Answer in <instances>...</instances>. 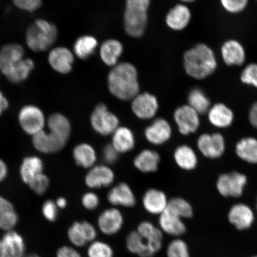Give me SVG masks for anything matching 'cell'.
<instances>
[{"mask_svg":"<svg viewBox=\"0 0 257 257\" xmlns=\"http://www.w3.org/2000/svg\"><path fill=\"white\" fill-rule=\"evenodd\" d=\"M107 81L111 94L121 100H133L139 94L138 71L130 63H118L112 67Z\"/></svg>","mask_w":257,"mask_h":257,"instance_id":"obj_1","label":"cell"},{"mask_svg":"<svg viewBox=\"0 0 257 257\" xmlns=\"http://www.w3.org/2000/svg\"><path fill=\"white\" fill-rule=\"evenodd\" d=\"M184 66L186 74L192 78L207 79L216 71V54L206 44H198L185 53Z\"/></svg>","mask_w":257,"mask_h":257,"instance_id":"obj_2","label":"cell"},{"mask_svg":"<svg viewBox=\"0 0 257 257\" xmlns=\"http://www.w3.org/2000/svg\"><path fill=\"white\" fill-rule=\"evenodd\" d=\"M58 38V29L52 22L37 19L29 26L25 32L27 47L35 53L51 50Z\"/></svg>","mask_w":257,"mask_h":257,"instance_id":"obj_3","label":"cell"},{"mask_svg":"<svg viewBox=\"0 0 257 257\" xmlns=\"http://www.w3.org/2000/svg\"><path fill=\"white\" fill-rule=\"evenodd\" d=\"M152 0H125L124 30L131 37L140 38L146 31Z\"/></svg>","mask_w":257,"mask_h":257,"instance_id":"obj_4","label":"cell"},{"mask_svg":"<svg viewBox=\"0 0 257 257\" xmlns=\"http://www.w3.org/2000/svg\"><path fill=\"white\" fill-rule=\"evenodd\" d=\"M18 120L24 133L32 137L44 130L46 124L44 112L38 106L32 104L26 105L21 109Z\"/></svg>","mask_w":257,"mask_h":257,"instance_id":"obj_5","label":"cell"},{"mask_svg":"<svg viewBox=\"0 0 257 257\" xmlns=\"http://www.w3.org/2000/svg\"><path fill=\"white\" fill-rule=\"evenodd\" d=\"M246 175L238 172L223 173L218 176L216 188L224 197L239 198L247 184Z\"/></svg>","mask_w":257,"mask_h":257,"instance_id":"obj_6","label":"cell"},{"mask_svg":"<svg viewBox=\"0 0 257 257\" xmlns=\"http://www.w3.org/2000/svg\"><path fill=\"white\" fill-rule=\"evenodd\" d=\"M93 128L99 134L107 136L112 134L118 127L119 120L114 114L108 110L104 104L96 106L91 116Z\"/></svg>","mask_w":257,"mask_h":257,"instance_id":"obj_7","label":"cell"},{"mask_svg":"<svg viewBox=\"0 0 257 257\" xmlns=\"http://www.w3.org/2000/svg\"><path fill=\"white\" fill-rule=\"evenodd\" d=\"M67 237L75 248H82L96 239L97 230L87 221H76L67 230Z\"/></svg>","mask_w":257,"mask_h":257,"instance_id":"obj_8","label":"cell"},{"mask_svg":"<svg viewBox=\"0 0 257 257\" xmlns=\"http://www.w3.org/2000/svg\"><path fill=\"white\" fill-rule=\"evenodd\" d=\"M197 147L204 157L216 159L223 156L226 149V142L220 133L203 134L198 138Z\"/></svg>","mask_w":257,"mask_h":257,"instance_id":"obj_9","label":"cell"},{"mask_svg":"<svg viewBox=\"0 0 257 257\" xmlns=\"http://www.w3.org/2000/svg\"><path fill=\"white\" fill-rule=\"evenodd\" d=\"M74 61L75 54L67 47L52 48L48 54V63L51 68L62 75L72 72Z\"/></svg>","mask_w":257,"mask_h":257,"instance_id":"obj_10","label":"cell"},{"mask_svg":"<svg viewBox=\"0 0 257 257\" xmlns=\"http://www.w3.org/2000/svg\"><path fill=\"white\" fill-rule=\"evenodd\" d=\"M174 119L180 133L184 136L195 133L200 127V114L188 104L176 109Z\"/></svg>","mask_w":257,"mask_h":257,"instance_id":"obj_11","label":"cell"},{"mask_svg":"<svg viewBox=\"0 0 257 257\" xmlns=\"http://www.w3.org/2000/svg\"><path fill=\"white\" fill-rule=\"evenodd\" d=\"M32 144L38 152L44 154H54L60 152L67 141L52 132L44 130L32 137Z\"/></svg>","mask_w":257,"mask_h":257,"instance_id":"obj_12","label":"cell"},{"mask_svg":"<svg viewBox=\"0 0 257 257\" xmlns=\"http://www.w3.org/2000/svg\"><path fill=\"white\" fill-rule=\"evenodd\" d=\"M124 224L123 214L117 208H108L99 214L98 229L105 236H114L121 230Z\"/></svg>","mask_w":257,"mask_h":257,"instance_id":"obj_13","label":"cell"},{"mask_svg":"<svg viewBox=\"0 0 257 257\" xmlns=\"http://www.w3.org/2000/svg\"><path fill=\"white\" fill-rule=\"evenodd\" d=\"M25 58V49L22 45L11 43L0 48V71L7 76L13 69Z\"/></svg>","mask_w":257,"mask_h":257,"instance_id":"obj_14","label":"cell"},{"mask_svg":"<svg viewBox=\"0 0 257 257\" xmlns=\"http://www.w3.org/2000/svg\"><path fill=\"white\" fill-rule=\"evenodd\" d=\"M132 110L136 116L141 119H150L157 113L159 102L155 96L150 93L138 94L133 99Z\"/></svg>","mask_w":257,"mask_h":257,"instance_id":"obj_15","label":"cell"},{"mask_svg":"<svg viewBox=\"0 0 257 257\" xmlns=\"http://www.w3.org/2000/svg\"><path fill=\"white\" fill-rule=\"evenodd\" d=\"M136 230L154 256L160 251L163 247L164 233L159 227L149 221H144L138 225Z\"/></svg>","mask_w":257,"mask_h":257,"instance_id":"obj_16","label":"cell"},{"mask_svg":"<svg viewBox=\"0 0 257 257\" xmlns=\"http://www.w3.org/2000/svg\"><path fill=\"white\" fill-rule=\"evenodd\" d=\"M221 56L224 63L228 66L243 65L246 60V51L239 41L228 40L221 45Z\"/></svg>","mask_w":257,"mask_h":257,"instance_id":"obj_17","label":"cell"},{"mask_svg":"<svg viewBox=\"0 0 257 257\" xmlns=\"http://www.w3.org/2000/svg\"><path fill=\"white\" fill-rule=\"evenodd\" d=\"M228 220L237 230H244L252 226L255 216L248 205L237 203L230 208L228 213Z\"/></svg>","mask_w":257,"mask_h":257,"instance_id":"obj_18","label":"cell"},{"mask_svg":"<svg viewBox=\"0 0 257 257\" xmlns=\"http://www.w3.org/2000/svg\"><path fill=\"white\" fill-rule=\"evenodd\" d=\"M159 228L163 233L169 236L180 237L186 232V226L182 218L168 210L160 215Z\"/></svg>","mask_w":257,"mask_h":257,"instance_id":"obj_19","label":"cell"},{"mask_svg":"<svg viewBox=\"0 0 257 257\" xmlns=\"http://www.w3.org/2000/svg\"><path fill=\"white\" fill-rule=\"evenodd\" d=\"M1 241L3 257H25V241L20 234L7 231Z\"/></svg>","mask_w":257,"mask_h":257,"instance_id":"obj_20","label":"cell"},{"mask_svg":"<svg viewBox=\"0 0 257 257\" xmlns=\"http://www.w3.org/2000/svg\"><path fill=\"white\" fill-rule=\"evenodd\" d=\"M172 136V128L168 121L159 118L146 128L145 136L151 144L162 145L168 141Z\"/></svg>","mask_w":257,"mask_h":257,"instance_id":"obj_21","label":"cell"},{"mask_svg":"<svg viewBox=\"0 0 257 257\" xmlns=\"http://www.w3.org/2000/svg\"><path fill=\"white\" fill-rule=\"evenodd\" d=\"M114 175L107 166H93L85 177V183L90 188L107 187L113 182Z\"/></svg>","mask_w":257,"mask_h":257,"instance_id":"obj_22","label":"cell"},{"mask_svg":"<svg viewBox=\"0 0 257 257\" xmlns=\"http://www.w3.org/2000/svg\"><path fill=\"white\" fill-rule=\"evenodd\" d=\"M207 114L210 123L214 127L221 128L231 126L234 118L232 109L221 102L211 105Z\"/></svg>","mask_w":257,"mask_h":257,"instance_id":"obj_23","label":"cell"},{"mask_svg":"<svg viewBox=\"0 0 257 257\" xmlns=\"http://www.w3.org/2000/svg\"><path fill=\"white\" fill-rule=\"evenodd\" d=\"M191 17V12L187 6L177 5L167 15L166 24L172 30L182 31L190 23Z\"/></svg>","mask_w":257,"mask_h":257,"instance_id":"obj_24","label":"cell"},{"mask_svg":"<svg viewBox=\"0 0 257 257\" xmlns=\"http://www.w3.org/2000/svg\"><path fill=\"white\" fill-rule=\"evenodd\" d=\"M108 201L115 206L133 207L136 204V198L130 186L121 183L108 192Z\"/></svg>","mask_w":257,"mask_h":257,"instance_id":"obj_25","label":"cell"},{"mask_svg":"<svg viewBox=\"0 0 257 257\" xmlns=\"http://www.w3.org/2000/svg\"><path fill=\"white\" fill-rule=\"evenodd\" d=\"M168 201L165 193L156 189H149L143 199L144 207L148 213L159 216L165 211Z\"/></svg>","mask_w":257,"mask_h":257,"instance_id":"obj_26","label":"cell"},{"mask_svg":"<svg viewBox=\"0 0 257 257\" xmlns=\"http://www.w3.org/2000/svg\"><path fill=\"white\" fill-rule=\"evenodd\" d=\"M44 163L37 156L26 157L22 162L19 173L22 181L28 185L35 177L43 173Z\"/></svg>","mask_w":257,"mask_h":257,"instance_id":"obj_27","label":"cell"},{"mask_svg":"<svg viewBox=\"0 0 257 257\" xmlns=\"http://www.w3.org/2000/svg\"><path fill=\"white\" fill-rule=\"evenodd\" d=\"M123 51V47L120 41L108 40L102 44L100 48L101 59L106 65L114 67L118 64V60Z\"/></svg>","mask_w":257,"mask_h":257,"instance_id":"obj_28","label":"cell"},{"mask_svg":"<svg viewBox=\"0 0 257 257\" xmlns=\"http://www.w3.org/2000/svg\"><path fill=\"white\" fill-rule=\"evenodd\" d=\"M18 222L15 208L7 199L0 195V229L12 230Z\"/></svg>","mask_w":257,"mask_h":257,"instance_id":"obj_29","label":"cell"},{"mask_svg":"<svg viewBox=\"0 0 257 257\" xmlns=\"http://www.w3.org/2000/svg\"><path fill=\"white\" fill-rule=\"evenodd\" d=\"M235 152L239 159L250 164H257V139L246 137L236 144Z\"/></svg>","mask_w":257,"mask_h":257,"instance_id":"obj_30","label":"cell"},{"mask_svg":"<svg viewBox=\"0 0 257 257\" xmlns=\"http://www.w3.org/2000/svg\"><path fill=\"white\" fill-rule=\"evenodd\" d=\"M134 135L130 128L118 127L112 134V145L118 153H126L133 150L135 146Z\"/></svg>","mask_w":257,"mask_h":257,"instance_id":"obj_31","label":"cell"},{"mask_svg":"<svg viewBox=\"0 0 257 257\" xmlns=\"http://www.w3.org/2000/svg\"><path fill=\"white\" fill-rule=\"evenodd\" d=\"M160 156L154 151L145 150L134 159V164L140 171L151 173L157 171L160 163Z\"/></svg>","mask_w":257,"mask_h":257,"instance_id":"obj_32","label":"cell"},{"mask_svg":"<svg viewBox=\"0 0 257 257\" xmlns=\"http://www.w3.org/2000/svg\"><path fill=\"white\" fill-rule=\"evenodd\" d=\"M73 156L77 165L84 168H91L96 161L94 148L88 144L82 143L75 147Z\"/></svg>","mask_w":257,"mask_h":257,"instance_id":"obj_33","label":"cell"},{"mask_svg":"<svg viewBox=\"0 0 257 257\" xmlns=\"http://www.w3.org/2000/svg\"><path fill=\"white\" fill-rule=\"evenodd\" d=\"M34 61L30 58H24L6 77L10 82L14 84H19L27 80L34 70Z\"/></svg>","mask_w":257,"mask_h":257,"instance_id":"obj_34","label":"cell"},{"mask_svg":"<svg viewBox=\"0 0 257 257\" xmlns=\"http://www.w3.org/2000/svg\"><path fill=\"white\" fill-rule=\"evenodd\" d=\"M175 162L182 169L191 170L197 166V154L191 147L186 145L177 148L174 153Z\"/></svg>","mask_w":257,"mask_h":257,"instance_id":"obj_35","label":"cell"},{"mask_svg":"<svg viewBox=\"0 0 257 257\" xmlns=\"http://www.w3.org/2000/svg\"><path fill=\"white\" fill-rule=\"evenodd\" d=\"M125 245L128 252L139 257H153L154 255L144 242L137 231H131L125 239Z\"/></svg>","mask_w":257,"mask_h":257,"instance_id":"obj_36","label":"cell"},{"mask_svg":"<svg viewBox=\"0 0 257 257\" xmlns=\"http://www.w3.org/2000/svg\"><path fill=\"white\" fill-rule=\"evenodd\" d=\"M49 131L68 141L71 133V125L68 118L60 113L51 114L47 120Z\"/></svg>","mask_w":257,"mask_h":257,"instance_id":"obj_37","label":"cell"},{"mask_svg":"<svg viewBox=\"0 0 257 257\" xmlns=\"http://www.w3.org/2000/svg\"><path fill=\"white\" fill-rule=\"evenodd\" d=\"M98 46V41L91 35H83L75 41L73 46V53L81 60H86L94 53Z\"/></svg>","mask_w":257,"mask_h":257,"instance_id":"obj_38","label":"cell"},{"mask_svg":"<svg viewBox=\"0 0 257 257\" xmlns=\"http://www.w3.org/2000/svg\"><path fill=\"white\" fill-rule=\"evenodd\" d=\"M189 106L200 115L207 113L211 107V101L201 88H194L191 90L188 96Z\"/></svg>","mask_w":257,"mask_h":257,"instance_id":"obj_39","label":"cell"},{"mask_svg":"<svg viewBox=\"0 0 257 257\" xmlns=\"http://www.w3.org/2000/svg\"><path fill=\"white\" fill-rule=\"evenodd\" d=\"M166 210L184 219L191 218L194 215L192 205L182 198H173L168 201Z\"/></svg>","mask_w":257,"mask_h":257,"instance_id":"obj_40","label":"cell"},{"mask_svg":"<svg viewBox=\"0 0 257 257\" xmlns=\"http://www.w3.org/2000/svg\"><path fill=\"white\" fill-rule=\"evenodd\" d=\"M87 255L88 257H114V251L110 244L96 239L89 244Z\"/></svg>","mask_w":257,"mask_h":257,"instance_id":"obj_41","label":"cell"},{"mask_svg":"<svg viewBox=\"0 0 257 257\" xmlns=\"http://www.w3.org/2000/svg\"><path fill=\"white\" fill-rule=\"evenodd\" d=\"M166 254L167 257H190L188 244L180 237L170 241L167 246Z\"/></svg>","mask_w":257,"mask_h":257,"instance_id":"obj_42","label":"cell"},{"mask_svg":"<svg viewBox=\"0 0 257 257\" xmlns=\"http://www.w3.org/2000/svg\"><path fill=\"white\" fill-rule=\"evenodd\" d=\"M240 80L243 84L257 89V63L248 64L240 73Z\"/></svg>","mask_w":257,"mask_h":257,"instance_id":"obj_43","label":"cell"},{"mask_svg":"<svg viewBox=\"0 0 257 257\" xmlns=\"http://www.w3.org/2000/svg\"><path fill=\"white\" fill-rule=\"evenodd\" d=\"M221 7L230 14H239L245 11L249 0H220Z\"/></svg>","mask_w":257,"mask_h":257,"instance_id":"obj_44","label":"cell"},{"mask_svg":"<svg viewBox=\"0 0 257 257\" xmlns=\"http://www.w3.org/2000/svg\"><path fill=\"white\" fill-rule=\"evenodd\" d=\"M30 188L37 195H43L47 191L50 185V180L48 176L44 173H41L39 175L32 180L28 184Z\"/></svg>","mask_w":257,"mask_h":257,"instance_id":"obj_45","label":"cell"},{"mask_svg":"<svg viewBox=\"0 0 257 257\" xmlns=\"http://www.w3.org/2000/svg\"><path fill=\"white\" fill-rule=\"evenodd\" d=\"M12 2L18 9L30 13L38 11L43 5L42 0H12Z\"/></svg>","mask_w":257,"mask_h":257,"instance_id":"obj_46","label":"cell"},{"mask_svg":"<svg viewBox=\"0 0 257 257\" xmlns=\"http://www.w3.org/2000/svg\"><path fill=\"white\" fill-rule=\"evenodd\" d=\"M42 212L45 218L50 222H54L58 217V207L56 204L51 200L44 202L42 207Z\"/></svg>","mask_w":257,"mask_h":257,"instance_id":"obj_47","label":"cell"},{"mask_svg":"<svg viewBox=\"0 0 257 257\" xmlns=\"http://www.w3.org/2000/svg\"><path fill=\"white\" fill-rule=\"evenodd\" d=\"M82 203L86 210H94L98 207L99 200L98 196L94 193L88 192L83 196Z\"/></svg>","mask_w":257,"mask_h":257,"instance_id":"obj_48","label":"cell"},{"mask_svg":"<svg viewBox=\"0 0 257 257\" xmlns=\"http://www.w3.org/2000/svg\"><path fill=\"white\" fill-rule=\"evenodd\" d=\"M118 153L112 144H107L103 150V159L108 164L116 162L118 157Z\"/></svg>","mask_w":257,"mask_h":257,"instance_id":"obj_49","label":"cell"},{"mask_svg":"<svg viewBox=\"0 0 257 257\" xmlns=\"http://www.w3.org/2000/svg\"><path fill=\"white\" fill-rule=\"evenodd\" d=\"M56 257H82L75 247L63 246L57 250Z\"/></svg>","mask_w":257,"mask_h":257,"instance_id":"obj_50","label":"cell"},{"mask_svg":"<svg viewBox=\"0 0 257 257\" xmlns=\"http://www.w3.org/2000/svg\"><path fill=\"white\" fill-rule=\"evenodd\" d=\"M248 119L250 124L257 130V101L253 102L249 108Z\"/></svg>","mask_w":257,"mask_h":257,"instance_id":"obj_51","label":"cell"},{"mask_svg":"<svg viewBox=\"0 0 257 257\" xmlns=\"http://www.w3.org/2000/svg\"><path fill=\"white\" fill-rule=\"evenodd\" d=\"M9 107V102L8 99L3 94L2 91H0V116L3 112L7 110Z\"/></svg>","mask_w":257,"mask_h":257,"instance_id":"obj_52","label":"cell"},{"mask_svg":"<svg viewBox=\"0 0 257 257\" xmlns=\"http://www.w3.org/2000/svg\"><path fill=\"white\" fill-rule=\"evenodd\" d=\"M8 175V168L6 163L0 159V182L5 181Z\"/></svg>","mask_w":257,"mask_h":257,"instance_id":"obj_53","label":"cell"},{"mask_svg":"<svg viewBox=\"0 0 257 257\" xmlns=\"http://www.w3.org/2000/svg\"><path fill=\"white\" fill-rule=\"evenodd\" d=\"M56 204L58 208H64L67 206V201L65 198L60 197L57 199Z\"/></svg>","mask_w":257,"mask_h":257,"instance_id":"obj_54","label":"cell"},{"mask_svg":"<svg viewBox=\"0 0 257 257\" xmlns=\"http://www.w3.org/2000/svg\"><path fill=\"white\" fill-rule=\"evenodd\" d=\"M0 257H3L1 239H0Z\"/></svg>","mask_w":257,"mask_h":257,"instance_id":"obj_55","label":"cell"},{"mask_svg":"<svg viewBox=\"0 0 257 257\" xmlns=\"http://www.w3.org/2000/svg\"><path fill=\"white\" fill-rule=\"evenodd\" d=\"M181 1L184 3H190L195 2L196 0H181Z\"/></svg>","mask_w":257,"mask_h":257,"instance_id":"obj_56","label":"cell"},{"mask_svg":"<svg viewBox=\"0 0 257 257\" xmlns=\"http://www.w3.org/2000/svg\"><path fill=\"white\" fill-rule=\"evenodd\" d=\"M25 257H40V256L39 255L36 254V253H31V254H30Z\"/></svg>","mask_w":257,"mask_h":257,"instance_id":"obj_57","label":"cell"},{"mask_svg":"<svg viewBox=\"0 0 257 257\" xmlns=\"http://www.w3.org/2000/svg\"><path fill=\"white\" fill-rule=\"evenodd\" d=\"M256 209H257V199H256Z\"/></svg>","mask_w":257,"mask_h":257,"instance_id":"obj_58","label":"cell"},{"mask_svg":"<svg viewBox=\"0 0 257 257\" xmlns=\"http://www.w3.org/2000/svg\"><path fill=\"white\" fill-rule=\"evenodd\" d=\"M251 257H257V255H256V256H251Z\"/></svg>","mask_w":257,"mask_h":257,"instance_id":"obj_59","label":"cell"},{"mask_svg":"<svg viewBox=\"0 0 257 257\" xmlns=\"http://www.w3.org/2000/svg\"><path fill=\"white\" fill-rule=\"evenodd\" d=\"M256 1H257V0H256Z\"/></svg>","mask_w":257,"mask_h":257,"instance_id":"obj_60","label":"cell"}]
</instances>
